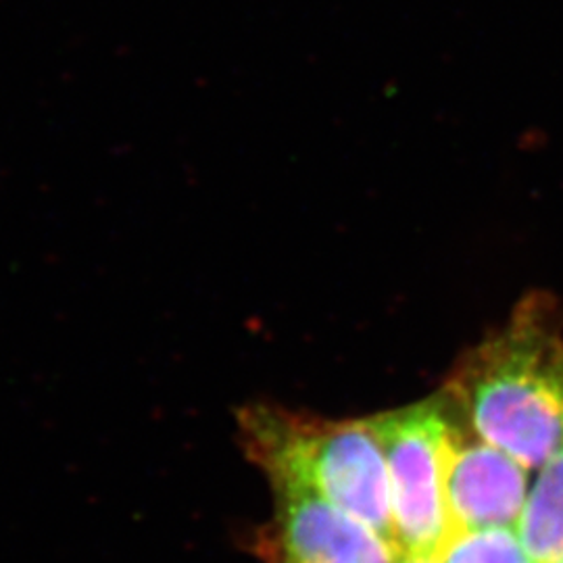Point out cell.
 <instances>
[{"instance_id":"4","label":"cell","mask_w":563,"mask_h":563,"mask_svg":"<svg viewBox=\"0 0 563 563\" xmlns=\"http://www.w3.org/2000/svg\"><path fill=\"white\" fill-rule=\"evenodd\" d=\"M276 563H397L401 551L378 530L320 495L274 484Z\"/></svg>"},{"instance_id":"1","label":"cell","mask_w":563,"mask_h":563,"mask_svg":"<svg viewBox=\"0 0 563 563\" xmlns=\"http://www.w3.org/2000/svg\"><path fill=\"white\" fill-rule=\"evenodd\" d=\"M446 393L481 441L530 472L563 449V339L534 302L465 355Z\"/></svg>"},{"instance_id":"6","label":"cell","mask_w":563,"mask_h":563,"mask_svg":"<svg viewBox=\"0 0 563 563\" xmlns=\"http://www.w3.org/2000/svg\"><path fill=\"white\" fill-rule=\"evenodd\" d=\"M518 537L532 562H563V449L530 484Z\"/></svg>"},{"instance_id":"9","label":"cell","mask_w":563,"mask_h":563,"mask_svg":"<svg viewBox=\"0 0 563 563\" xmlns=\"http://www.w3.org/2000/svg\"><path fill=\"white\" fill-rule=\"evenodd\" d=\"M558 563H563V562H558Z\"/></svg>"},{"instance_id":"5","label":"cell","mask_w":563,"mask_h":563,"mask_svg":"<svg viewBox=\"0 0 563 563\" xmlns=\"http://www.w3.org/2000/svg\"><path fill=\"white\" fill-rule=\"evenodd\" d=\"M530 493V470L501 449L467 439L455 428L449 474L446 504L457 532L514 528L522 520Z\"/></svg>"},{"instance_id":"3","label":"cell","mask_w":563,"mask_h":563,"mask_svg":"<svg viewBox=\"0 0 563 563\" xmlns=\"http://www.w3.org/2000/svg\"><path fill=\"white\" fill-rule=\"evenodd\" d=\"M383 444L395 543L401 555L441 560L455 528L446 504L449 453L455 426L443 402H416L369 418Z\"/></svg>"},{"instance_id":"8","label":"cell","mask_w":563,"mask_h":563,"mask_svg":"<svg viewBox=\"0 0 563 563\" xmlns=\"http://www.w3.org/2000/svg\"><path fill=\"white\" fill-rule=\"evenodd\" d=\"M397 563H443V560H426V558H407V555H402L401 560Z\"/></svg>"},{"instance_id":"2","label":"cell","mask_w":563,"mask_h":563,"mask_svg":"<svg viewBox=\"0 0 563 563\" xmlns=\"http://www.w3.org/2000/svg\"><path fill=\"white\" fill-rule=\"evenodd\" d=\"M241 430L269 483L307 488L397 547L386 460L369 418L322 420L255 405L242 411Z\"/></svg>"},{"instance_id":"7","label":"cell","mask_w":563,"mask_h":563,"mask_svg":"<svg viewBox=\"0 0 563 563\" xmlns=\"http://www.w3.org/2000/svg\"><path fill=\"white\" fill-rule=\"evenodd\" d=\"M443 563H534L514 528L457 532L444 549Z\"/></svg>"}]
</instances>
